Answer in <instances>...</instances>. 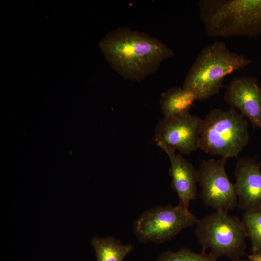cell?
Here are the masks:
<instances>
[{"label": "cell", "instance_id": "obj_13", "mask_svg": "<svg viewBox=\"0 0 261 261\" xmlns=\"http://www.w3.org/2000/svg\"><path fill=\"white\" fill-rule=\"evenodd\" d=\"M96 261H123L132 250L133 246L129 243L124 245L120 240L113 237L102 238L97 236L91 239Z\"/></svg>", "mask_w": 261, "mask_h": 261}, {"label": "cell", "instance_id": "obj_4", "mask_svg": "<svg viewBox=\"0 0 261 261\" xmlns=\"http://www.w3.org/2000/svg\"><path fill=\"white\" fill-rule=\"evenodd\" d=\"M248 123L232 107L209 111L201 126L200 147L212 155L237 157L249 142Z\"/></svg>", "mask_w": 261, "mask_h": 261}, {"label": "cell", "instance_id": "obj_11", "mask_svg": "<svg viewBox=\"0 0 261 261\" xmlns=\"http://www.w3.org/2000/svg\"><path fill=\"white\" fill-rule=\"evenodd\" d=\"M157 145L166 153L170 160L169 174L172 177V188L179 197L178 205L188 210L190 202L195 200L197 196L198 170L183 158L181 153L176 154L175 151L165 145L160 144Z\"/></svg>", "mask_w": 261, "mask_h": 261}, {"label": "cell", "instance_id": "obj_12", "mask_svg": "<svg viewBox=\"0 0 261 261\" xmlns=\"http://www.w3.org/2000/svg\"><path fill=\"white\" fill-rule=\"evenodd\" d=\"M196 100L197 96L190 90L180 87H170L161 95V111L167 117L187 114Z\"/></svg>", "mask_w": 261, "mask_h": 261}, {"label": "cell", "instance_id": "obj_6", "mask_svg": "<svg viewBox=\"0 0 261 261\" xmlns=\"http://www.w3.org/2000/svg\"><path fill=\"white\" fill-rule=\"evenodd\" d=\"M197 220L189 210L178 205H159L146 210L134 222V232L142 243H160L171 240Z\"/></svg>", "mask_w": 261, "mask_h": 261}, {"label": "cell", "instance_id": "obj_15", "mask_svg": "<svg viewBox=\"0 0 261 261\" xmlns=\"http://www.w3.org/2000/svg\"><path fill=\"white\" fill-rule=\"evenodd\" d=\"M157 261H217V259L205 251L196 253L187 247H181L177 251L168 250L162 252Z\"/></svg>", "mask_w": 261, "mask_h": 261}, {"label": "cell", "instance_id": "obj_16", "mask_svg": "<svg viewBox=\"0 0 261 261\" xmlns=\"http://www.w3.org/2000/svg\"><path fill=\"white\" fill-rule=\"evenodd\" d=\"M248 261H261V251L247 255Z\"/></svg>", "mask_w": 261, "mask_h": 261}, {"label": "cell", "instance_id": "obj_17", "mask_svg": "<svg viewBox=\"0 0 261 261\" xmlns=\"http://www.w3.org/2000/svg\"><path fill=\"white\" fill-rule=\"evenodd\" d=\"M247 261L245 260H241V259H240V260H238V261Z\"/></svg>", "mask_w": 261, "mask_h": 261}, {"label": "cell", "instance_id": "obj_14", "mask_svg": "<svg viewBox=\"0 0 261 261\" xmlns=\"http://www.w3.org/2000/svg\"><path fill=\"white\" fill-rule=\"evenodd\" d=\"M242 221L250 240L252 253L261 251V208L245 212Z\"/></svg>", "mask_w": 261, "mask_h": 261}, {"label": "cell", "instance_id": "obj_7", "mask_svg": "<svg viewBox=\"0 0 261 261\" xmlns=\"http://www.w3.org/2000/svg\"><path fill=\"white\" fill-rule=\"evenodd\" d=\"M228 158L221 157L203 160L198 170V183L202 188L199 194L203 203L216 210L228 212L237 205L234 184L225 170Z\"/></svg>", "mask_w": 261, "mask_h": 261}, {"label": "cell", "instance_id": "obj_8", "mask_svg": "<svg viewBox=\"0 0 261 261\" xmlns=\"http://www.w3.org/2000/svg\"><path fill=\"white\" fill-rule=\"evenodd\" d=\"M202 121L200 116L189 113L164 117L156 127L154 140L181 154H189L199 148Z\"/></svg>", "mask_w": 261, "mask_h": 261}, {"label": "cell", "instance_id": "obj_2", "mask_svg": "<svg viewBox=\"0 0 261 261\" xmlns=\"http://www.w3.org/2000/svg\"><path fill=\"white\" fill-rule=\"evenodd\" d=\"M200 18L211 37L261 34V0H200Z\"/></svg>", "mask_w": 261, "mask_h": 261}, {"label": "cell", "instance_id": "obj_5", "mask_svg": "<svg viewBox=\"0 0 261 261\" xmlns=\"http://www.w3.org/2000/svg\"><path fill=\"white\" fill-rule=\"evenodd\" d=\"M195 234L203 251L207 248L217 259L226 257L237 261L245 254L247 237L245 227L237 217L228 212L216 210L196 222Z\"/></svg>", "mask_w": 261, "mask_h": 261}, {"label": "cell", "instance_id": "obj_10", "mask_svg": "<svg viewBox=\"0 0 261 261\" xmlns=\"http://www.w3.org/2000/svg\"><path fill=\"white\" fill-rule=\"evenodd\" d=\"M261 166L256 157L237 159L234 171L237 206L244 212L261 208Z\"/></svg>", "mask_w": 261, "mask_h": 261}, {"label": "cell", "instance_id": "obj_3", "mask_svg": "<svg viewBox=\"0 0 261 261\" xmlns=\"http://www.w3.org/2000/svg\"><path fill=\"white\" fill-rule=\"evenodd\" d=\"M251 62L231 51L225 42L216 41L202 50L189 69L182 87L193 92L198 100H206L219 93L226 76Z\"/></svg>", "mask_w": 261, "mask_h": 261}, {"label": "cell", "instance_id": "obj_1", "mask_svg": "<svg viewBox=\"0 0 261 261\" xmlns=\"http://www.w3.org/2000/svg\"><path fill=\"white\" fill-rule=\"evenodd\" d=\"M99 46L113 69L126 80L140 81L174 56L166 44L150 35L120 28L108 33Z\"/></svg>", "mask_w": 261, "mask_h": 261}, {"label": "cell", "instance_id": "obj_9", "mask_svg": "<svg viewBox=\"0 0 261 261\" xmlns=\"http://www.w3.org/2000/svg\"><path fill=\"white\" fill-rule=\"evenodd\" d=\"M224 100L261 131V85L256 77L238 76L227 87Z\"/></svg>", "mask_w": 261, "mask_h": 261}]
</instances>
